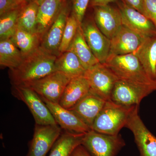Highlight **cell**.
I'll use <instances>...</instances> for the list:
<instances>
[{
    "label": "cell",
    "instance_id": "cell-22",
    "mask_svg": "<svg viewBox=\"0 0 156 156\" xmlns=\"http://www.w3.org/2000/svg\"><path fill=\"white\" fill-rule=\"evenodd\" d=\"M68 50L75 53L86 70L99 63L87 44L80 25Z\"/></svg>",
    "mask_w": 156,
    "mask_h": 156
},
{
    "label": "cell",
    "instance_id": "cell-18",
    "mask_svg": "<svg viewBox=\"0 0 156 156\" xmlns=\"http://www.w3.org/2000/svg\"><path fill=\"white\" fill-rule=\"evenodd\" d=\"M67 0H45L39 6L37 34L41 40L53 24Z\"/></svg>",
    "mask_w": 156,
    "mask_h": 156
},
{
    "label": "cell",
    "instance_id": "cell-26",
    "mask_svg": "<svg viewBox=\"0 0 156 156\" xmlns=\"http://www.w3.org/2000/svg\"><path fill=\"white\" fill-rule=\"evenodd\" d=\"M39 5L31 0L22 7L20 13L17 26L27 31L37 33Z\"/></svg>",
    "mask_w": 156,
    "mask_h": 156
},
{
    "label": "cell",
    "instance_id": "cell-12",
    "mask_svg": "<svg viewBox=\"0 0 156 156\" xmlns=\"http://www.w3.org/2000/svg\"><path fill=\"white\" fill-rule=\"evenodd\" d=\"M61 129L58 125L36 124L27 156H46L61 135Z\"/></svg>",
    "mask_w": 156,
    "mask_h": 156
},
{
    "label": "cell",
    "instance_id": "cell-35",
    "mask_svg": "<svg viewBox=\"0 0 156 156\" xmlns=\"http://www.w3.org/2000/svg\"><path fill=\"white\" fill-rule=\"evenodd\" d=\"M34 2H35L36 3H37L38 5H40V4H41L42 2H44L45 0H33Z\"/></svg>",
    "mask_w": 156,
    "mask_h": 156
},
{
    "label": "cell",
    "instance_id": "cell-3",
    "mask_svg": "<svg viewBox=\"0 0 156 156\" xmlns=\"http://www.w3.org/2000/svg\"><path fill=\"white\" fill-rule=\"evenodd\" d=\"M136 106H139L126 107L107 101L95 119L92 130L109 135L119 134Z\"/></svg>",
    "mask_w": 156,
    "mask_h": 156
},
{
    "label": "cell",
    "instance_id": "cell-27",
    "mask_svg": "<svg viewBox=\"0 0 156 156\" xmlns=\"http://www.w3.org/2000/svg\"><path fill=\"white\" fill-rule=\"evenodd\" d=\"M22 8L0 17V40L10 39L12 36L17 28L18 17Z\"/></svg>",
    "mask_w": 156,
    "mask_h": 156
},
{
    "label": "cell",
    "instance_id": "cell-31",
    "mask_svg": "<svg viewBox=\"0 0 156 156\" xmlns=\"http://www.w3.org/2000/svg\"><path fill=\"white\" fill-rule=\"evenodd\" d=\"M144 15L153 22L156 28V0H144Z\"/></svg>",
    "mask_w": 156,
    "mask_h": 156
},
{
    "label": "cell",
    "instance_id": "cell-36",
    "mask_svg": "<svg viewBox=\"0 0 156 156\" xmlns=\"http://www.w3.org/2000/svg\"><path fill=\"white\" fill-rule=\"evenodd\" d=\"M17 1H19V2H21L23 3H24V4H27V3L30 2L31 0H17Z\"/></svg>",
    "mask_w": 156,
    "mask_h": 156
},
{
    "label": "cell",
    "instance_id": "cell-30",
    "mask_svg": "<svg viewBox=\"0 0 156 156\" xmlns=\"http://www.w3.org/2000/svg\"><path fill=\"white\" fill-rule=\"evenodd\" d=\"M26 4L17 0H0V17L20 9Z\"/></svg>",
    "mask_w": 156,
    "mask_h": 156
},
{
    "label": "cell",
    "instance_id": "cell-28",
    "mask_svg": "<svg viewBox=\"0 0 156 156\" xmlns=\"http://www.w3.org/2000/svg\"><path fill=\"white\" fill-rule=\"evenodd\" d=\"M80 25L76 17L71 12L68 17L62 40L59 49V54L67 51L75 36Z\"/></svg>",
    "mask_w": 156,
    "mask_h": 156
},
{
    "label": "cell",
    "instance_id": "cell-8",
    "mask_svg": "<svg viewBox=\"0 0 156 156\" xmlns=\"http://www.w3.org/2000/svg\"><path fill=\"white\" fill-rule=\"evenodd\" d=\"M84 76L89 81L90 91L106 101L111 100L115 84L119 79L105 65L98 63L87 70Z\"/></svg>",
    "mask_w": 156,
    "mask_h": 156
},
{
    "label": "cell",
    "instance_id": "cell-25",
    "mask_svg": "<svg viewBox=\"0 0 156 156\" xmlns=\"http://www.w3.org/2000/svg\"><path fill=\"white\" fill-rule=\"evenodd\" d=\"M10 39L24 56L40 47L41 41L37 33L27 31L18 26Z\"/></svg>",
    "mask_w": 156,
    "mask_h": 156
},
{
    "label": "cell",
    "instance_id": "cell-32",
    "mask_svg": "<svg viewBox=\"0 0 156 156\" xmlns=\"http://www.w3.org/2000/svg\"><path fill=\"white\" fill-rule=\"evenodd\" d=\"M121 1L144 15V0H121Z\"/></svg>",
    "mask_w": 156,
    "mask_h": 156
},
{
    "label": "cell",
    "instance_id": "cell-14",
    "mask_svg": "<svg viewBox=\"0 0 156 156\" xmlns=\"http://www.w3.org/2000/svg\"><path fill=\"white\" fill-rule=\"evenodd\" d=\"M69 13V5L66 1L56 20L41 41L40 46L43 49L57 56L59 55V49Z\"/></svg>",
    "mask_w": 156,
    "mask_h": 156
},
{
    "label": "cell",
    "instance_id": "cell-21",
    "mask_svg": "<svg viewBox=\"0 0 156 156\" xmlns=\"http://www.w3.org/2000/svg\"><path fill=\"white\" fill-rule=\"evenodd\" d=\"M55 68L56 71L61 72L71 79L83 76L86 71L77 56L69 50L57 56Z\"/></svg>",
    "mask_w": 156,
    "mask_h": 156
},
{
    "label": "cell",
    "instance_id": "cell-4",
    "mask_svg": "<svg viewBox=\"0 0 156 156\" xmlns=\"http://www.w3.org/2000/svg\"><path fill=\"white\" fill-rule=\"evenodd\" d=\"M82 145L91 156H116L126 143L120 134L109 135L92 130L84 135Z\"/></svg>",
    "mask_w": 156,
    "mask_h": 156
},
{
    "label": "cell",
    "instance_id": "cell-23",
    "mask_svg": "<svg viewBox=\"0 0 156 156\" xmlns=\"http://www.w3.org/2000/svg\"><path fill=\"white\" fill-rule=\"evenodd\" d=\"M83 134L65 131L56 140L48 156H71L76 148L82 144Z\"/></svg>",
    "mask_w": 156,
    "mask_h": 156
},
{
    "label": "cell",
    "instance_id": "cell-20",
    "mask_svg": "<svg viewBox=\"0 0 156 156\" xmlns=\"http://www.w3.org/2000/svg\"><path fill=\"white\" fill-rule=\"evenodd\" d=\"M133 53L139 59L149 77L156 81V36L145 38Z\"/></svg>",
    "mask_w": 156,
    "mask_h": 156
},
{
    "label": "cell",
    "instance_id": "cell-17",
    "mask_svg": "<svg viewBox=\"0 0 156 156\" xmlns=\"http://www.w3.org/2000/svg\"><path fill=\"white\" fill-rule=\"evenodd\" d=\"M106 101L89 91L74 106L69 109L92 129L96 117Z\"/></svg>",
    "mask_w": 156,
    "mask_h": 156
},
{
    "label": "cell",
    "instance_id": "cell-19",
    "mask_svg": "<svg viewBox=\"0 0 156 156\" xmlns=\"http://www.w3.org/2000/svg\"><path fill=\"white\" fill-rule=\"evenodd\" d=\"M90 90V84L84 75L72 78L66 87L58 104L64 108L70 109Z\"/></svg>",
    "mask_w": 156,
    "mask_h": 156
},
{
    "label": "cell",
    "instance_id": "cell-9",
    "mask_svg": "<svg viewBox=\"0 0 156 156\" xmlns=\"http://www.w3.org/2000/svg\"><path fill=\"white\" fill-rule=\"evenodd\" d=\"M136 107L128 118L125 127L131 130L140 152V156H156V136L151 132L138 115Z\"/></svg>",
    "mask_w": 156,
    "mask_h": 156
},
{
    "label": "cell",
    "instance_id": "cell-6",
    "mask_svg": "<svg viewBox=\"0 0 156 156\" xmlns=\"http://www.w3.org/2000/svg\"><path fill=\"white\" fill-rule=\"evenodd\" d=\"M155 91L156 84L144 85L119 80L115 84L111 100L123 106H139L144 98Z\"/></svg>",
    "mask_w": 156,
    "mask_h": 156
},
{
    "label": "cell",
    "instance_id": "cell-7",
    "mask_svg": "<svg viewBox=\"0 0 156 156\" xmlns=\"http://www.w3.org/2000/svg\"><path fill=\"white\" fill-rule=\"evenodd\" d=\"M71 79L61 72L55 71L23 86L32 89L42 99L59 103L64 89Z\"/></svg>",
    "mask_w": 156,
    "mask_h": 156
},
{
    "label": "cell",
    "instance_id": "cell-15",
    "mask_svg": "<svg viewBox=\"0 0 156 156\" xmlns=\"http://www.w3.org/2000/svg\"><path fill=\"white\" fill-rule=\"evenodd\" d=\"M42 99L50 109L57 125L65 131L85 134L92 130L69 110L62 107L58 103Z\"/></svg>",
    "mask_w": 156,
    "mask_h": 156
},
{
    "label": "cell",
    "instance_id": "cell-1",
    "mask_svg": "<svg viewBox=\"0 0 156 156\" xmlns=\"http://www.w3.org/2000/svg\"><path fill=\"white\" fill-rule=\"evenodd\" d=\"M56 58L57 56L48 53L40 46L24 56L19 66L9 70L12 86L26 85L56 71Z\"/></svg>",
    "mask_w": 156,
    "mask_h": 156
},
{
    "label": "cell",
    "instance_id": "cell-11",
    "mask_svg": "<svg viewBox=\"0 0 156 156\" xmlns=\"http://www.w3.org/2000/svg\"><path fill=\"white\" fill-rule=\"evenodd\" d=\"M116 3L122 15L123 25L143 37L156 36L155 27L144 14L122 1H118Z\"/></svg>",
    "mask_w": 156,
    "mask_h": 156
},
{
    "label": "cell",
    "instance_id": "cell-34",
    "mask_svg": "<svg viewBox=\"0 0 156 156\" xmlns=\"http://www.w3.org/2000/svg\"><path fill=\"white\" fill-rule=\"evenodd\" d=\"M71 156H91L83 146L81 144L76 148Z\"/></svg>",
    "mask_w": 156,
    "mask_h": 156
},
{
    "label": "cell",
    "instance_id": "cell-24",
    "mask_svg": "<svg viewBox=\"0 0 156 156\" xmlns=\"http://www.w3.org/2000/svg\"><path fill=\"white\" fill-rule=\"evenodd\" d=\"M24 56L11 39L0 40V65L11 70L19 66Z\"/></svg>",
    "mask_w": 156,
    "mask_h": 156
},
{
    "label": "cell",
    "instance_id": "cell-10",
    "mask_svg": "<svg viewBox=\"0 0 156 156\" xmlns=\"http://www.w3.org/2000/svg\"><path fill=\"white\" fill-rule=\"evenodd\" d=\"M80 26L92 53L100 63L104 64L110 54V40L98 27L93 17L84 18Z\"/></svg>",
    "mask_w": 156,
    "mask_h": 156
},
{
    "label": "cell",
    "instance_id": "cell-33",
    "mask_svg": "<svg viewBox=\"0 0 156 156\" xmlns=\"http://www.w3.org/2000/svg\"><path fill=\"white\" fill-rule=\"evenodd\" d=\"M119 1L121 0H90L89 7L92 8L96 6L106 5L109 3Z\"/></svg>",
    "mask_w": 156,
    "mask_h": 156
},
{
    "label": "cell",
    "instance_id": "cell-5",
    "mask_svg": "<svg viewBox=\"0 0 156 156\" xmlns=\"http://www.w3.org/2000/svg\"><path fill=\"white\" fill-rule=\"evenodd\" d=\"M12 94L26 105L34 119L36 124L57 125L47 105L32 89L23 85L12 86Z\"/></svg>",
    "mask_w": 156,
    "mask_h": 156
},
{
    "label": "cell",
    "instance_id": "cell-13",
    "mask_svg": "<svg viewBox=\"0 0 156 156\" xmlns=\"http://www.w3.org/2000/svg\"><path fill=\"white\" fill-rule=\"evenodd\" d=\"M94 21L101 31L111 40L122 26V15L119 8L109 5L93 7Z\"/></svg>",
    "mask_w": 156,
    "mask_h": 156
},
{
    "label": "cell",
    "instance_id": "cell-29",
    "mask_svg": "<svg viewBox=\"0 0 156 156\" xmlns=\"http://www.w3.org/2000/svg\"><path fill=\"white\" fill-rule=\"evenodd\" d=\"M90 0H71V13L81 25L85 18L87 8Z\"/></svg>",
    "mask_w": 156,
    "mask_h": 156
},
{
    "label": "cell",
    "instance_id": "cell-2",
    "mask_svg": "<svg viewBox=\"0 0 156 156\" xmlns=\"http://www.w3.org/2000/svg\"><path fill=\"white\" fill-rule=\"evenodd\" d=\"M104 64L119 80L144 85L156 84V81L152 80L147 75L134 53L119 56L109 55Z\"/></svg>",
    "mask_w": 156,
    "mask_h": 156
},
{
    "label": "cell",
    "instance_id": "cell-16",
    "mask_svg": "<svg viewBox=\"0 0 156 156\" xmlns=\"http://www.w3.org/2000/svg\"><path fill=\"white\" fill-rule=\"evenodd\" d=\"M145 38L122 25L110 40L109 55L119 56L134 53Z\"/></svg>",
    "mask_w": 156,
    "mask_h": 156
}]
</instances>
